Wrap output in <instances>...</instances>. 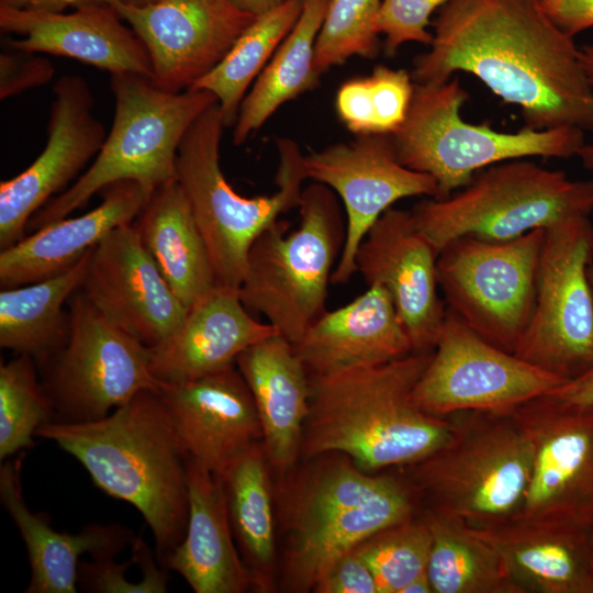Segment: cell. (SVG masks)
Returning a JSON list of instances; mask_svg holds the SVG:
<instances>
[{
  "instance_id": "obj_15",
  "label": "cell",
  "mask_w": 593,
  "mask_h": 593,
  "mask_svg": "<svg viewBox=\"0 0 593 593\" xmlns=\"http://www.w3.org/2000/svg\"><path fill=\"white\" fill-rule=\"evenodd\" d=\"M512 413L533 454L525 497L513 519L592 534L593 404L567 402L547 393Z\"/></svg>"
},
{
  "instance_id": "obj_44",
  "label": "cell",
  "mask_w": 593,
  "mask_h": 593,
  "mask_svg": "<svg viewBox=\"0 0 593 593\" xmlns=\"http://www.w3.org/2000/svg\"><path fill=\"white\" fill-rule=\"evenodd\" d=\"M550 20L570 37L593 26V0H539Z\"/></svg>"
},
{
  "instance_id": "obj_51",
  "label": "cell",
  "mask_w": 593,
  "mask_h": 593,
  "mask_svg": "<svg viewBox=\"0 0 593 593\" xmlns=\"http://www.w3.org/2000/svg\"><path fill=\"white\" fill-rule=\"evenodd\" d=\"M111 1H118V2H121L123 4L132 5V7H145V5L156 3L159 0H110V2Z\"/></svg>"
},
{
  "instance_id": "obj_12",
  "label": "cell",
  "mask_w": 593,
  "mask_h": 593,
  "mask_svg": "<svg viewBox=\"0 0 593 593\" xmlns=\"http://www.w3.org/2000/svg\"><path fill=\"white\" fill-rule=\"evenodd\" d=\"M572 215L545 230L534 314L514 355L564 380L593 366V224Z\"/></svg>"
},
{
  "instance_id": "obj_41",
  "label": "cell",
  "mask_w": 593,
  "mask_h": 593,
  "mask_svg": "<svg viewBox=\"0 0 593 593\" xmlns=\"http://www.w3.org/2000/svg\"><path fill=\"white\" fill-rule=\"evenodd\" d=\"M40 53L7 49L0 54V99L43 86L54 77V66Z\"/></svg>"
},
{
  "instance_id": "obj_37",
  "label": "cell",
  "mask_w": 593,
  "mask_h": 593,
  "mask_svg": "<svg viewBox=\"0 0 593 593\" xmlns=\"http://www.w3.org/2000/svg\"><path fill=\"white\" fill-rule=\"evenodd\" d=\"M55 407L36 374V361L18 355L0 366V459L33 447L36 430L53 421Z\"/></svg>"
},
{
  "instance_id": "obj_29",
  "label": "cell",
  "mask_w": 593,
  "mask_h": 593,
  "mask_svg": "<svg viewBox=\"0 0 593 593\" xmlns=\"http://www.w3.org/2000/svg\"><path fill=\"white\" fill-rule=\"evenodd\" d=\"M472 528L497 551L524 593H593L591 533L521 519Z\"/></svg>"
},
{
  "instance_id": "obj_20",
  "label": "cell",
  "mask_w": 593,
  "mask_h": 593,
  "mask_svg": "<svg viewBox=\"0 0 593 593\" xmlns=\"http://www.w3.org/2000/svg\"><path fill=\"white\" fill-rule=\"evenodd\" d=\"M438 251L411 211L390 208L371 226L355 257L367 286L390 294L413 351L434 350L447 306L438 295Z\"/></svg>"
},
{
  "instance_id": "obj_23",
  "label": "cell",
  "mask_w": 593,
  "mask_h": 593,
  "mask_svg": "<svg viewBox=\"0 0 593 593\" xmlns=\"http://www.w3.org/2000/svg\"><path fill=\"white\" fill-rule=\"evenodd\" d=\"M293 347L310 376L373 367L413 353L389 292L378 283L325 311Z\"/></svg>"
},
{
  "instance_id": "obj_17",
  "label": "cell",
  "mask_w": 593,
  "mask_h": 593,
  "mask_svg": "<svg viewBox=\"0 0 593 593\" xmlns=\"http://www.w3.org/2000/svg\"><path fill=\"white\" fill-rule=\"evenodd\" d=\"M110 4L145 45L153 66L152 82L170 92L190 89L209 74L256 19L228 0Z\"/></svg>"
},
{
  "instance_id": "obj_43",
  "label": "cell",
  "mask_w": 593,
  "mask_h": 593,
  "mask_svg": "<svg viewBox=\"0 0 593 593\" xmlns=\"http://www.w3.org/2000/svg\"><path fill=\"white\" fill-rule=\"evenodd\" d=\"M313 592L378 593V586L368 564L354 549L331 567Z\"/></svg>"
},
{
  "instance_id": "obj_40",
  "label": "cell",
  "mask_w": 593,
  "mask_h": 593,
  "mask_svg": "<svg viewBox=\"0 0 593 593\" xmlns=\"http://www.w3.org/2000/svg\"><path fill=\"white\" fill-rule=\"evenodd\" d=\"M450 0H382L376 32L385 36V53L394 56L409 42L430 45L433 33L427 31L432 13Z\"/></svg>"
},
{
  "instance_id": "obj_26",
  "label": "cell",
  "mask_w": 593,
  "mask_h": 593,
  "mask_svg": "<svg viewBox=\"0 0 593 593\" xmlns=\"http://www.w3.org/2000/svg\"><path fill=\"white\" fill-rule=\"evenodd\" d=\"M235 365L251 392L270 466L284 474L301 457L310 374L293 344L278 333L245 349Z\"/></svg>"
},
{
  "instance_id": "obj_24",
  "label": "cell",
  "mask_w": 593,
  "mask_h": 593,
  "mask_svg": "<svg viewBox=\"0 0 593 593\" xmlns=\"http://www.w3.org/2000/svg\"><path fill=\"white\" fill-rule=\"evenodd\" d=\"M100 193L102 202L91 211L52 222L1 249V289L30 284L67 271L110 232L133 223L152 197L132 180L113 182Z\"/></svg>"
},
{
  "instance_id": "obj_33",
  "label": "cell",
  "mask_w": 593,
  "mask_h": 593,
  "mask_svg": "<svg viewBox=\"0 0 593 593\" xmlns=\"http://www.w3.org/2000/svg\"><path fill=\"white\" fill-rule=\"evenodd\" d=\"M329 0H303L302 12L287 37L243 99L233 130L238 146L258 131L286 102L313 89L315 42Z\"/></svg>"
},
{
  "instance_id": "obj_3",
  "label": "cell",
  "mask_w": 593,
  "mask_h": 593,
  "mask_svg": "<svg viewBox=\"0 0 593 593\" xmlns=\"http://www.w3.org/2000/svg\"><path fill=\"white\" fill-rule=\"evenodd\" d=\"M433 351L310 376L301 457L338 452L374 472L413 465L439 449L451 437L452 419L424 412L412 399Z\"/></svg>"
},
{
  "instance_id": "obj_14",
  "label": "cell",
  "mask_w": 593,
  "mask_h": 593,
  "mask_svg": "<svg viewBox=\"0 0 593 593\" xmlns=\"http://www.w3.org/2000/svg\"><path fill=\"white\" fill-rule=\"evenodd\" d=\"M566 382L493 346L447 309L433 356L412 399L424 412L439 417L462 412L502 414Z\"/></svg>"
},
{
  "instance_id": "obj_13",
  "label": "cell",
  "mask_w": 593,
  "mask_h": 593,
  "mask_svg": "<svg viewBox=\"0 0 593 593\" xmlns=\"http://www.w3.org/2000/svg\"><path fill=\"white\" fill-rule=\"evenodd\" d=\"M68 305L66 344L42 366L55 421H97L137 393L158 390L150 347L108 321L79 289Z\"/></svg>"
},
{
  "instance_id": "obj_19",
  "label": "cell",
  "mask_w": 593,
  "mask_h": 593,
  "mask_svg": "<svg viewBox=\"0 0 593 593\" xmlns=\"http://www.w3.org/2000/svg\"><path fill=\"white\" fill-rule=\"evenodd\" d=\"M79 290L112 324L155 347L187 316L133 224L110 232L89 255Z\"/></svg>"
},
{
  "instance_id": "obj_6",
  "label": "cell",
  "mask_w": 593,
  "mask_h": 593,
  "mask_svg": "<svg viewBox=\"0 0 593 593\" xmlns=\"http://www.w3.org/2000/svg\"><path fill=\"white\" fill-rule=\"evenodd\" d=\"M110 89L114 96V119L101 149L68 189L30 219L27 227L35 231L67 217L116 181H136L153 194L176 179L177 153L184 134L217 102L209 91L170 92L130 72L111 75Z\"/></svg>"
},
{
  "instance_id": "obj_36",
  "label": "cell",
  "mask_w": 593,
  "mask_h": 593,
  "mask_svg": "<svg viewBox=\"0 0 593 593\" xmlns=\"http://www.w3.org/2000/svg\"><path fill=\"white\" fill-rule=\"evenodd\" d=\"M414 91L405 69L378 65L371 74L349 79L337 90L336 113L358 135H391L404 123Z\"/></svg>"
},
{
  "instance_id": "obj_46",
  "label": "cell",
  "mask_w": 593,
  "mask_h": 593,
  "mask_svg": "<svg viewBox=\"0 0 593 593\" xmlns=\"http://www.w3.org/2000/svg\"><path fill=\"white\" fill-rule=\"evenodd\" d=\"M109 3L110 0H0V3L14 8L63 12L68 7H77L82 3Z\"/></svg>"
},
{
  "instance_id": "obj_35",
  "label": "cell",
  "mask_w": 593,
  "mask_h": 593,
  "mask_svg": "<svg viewBox=\"0 0 593 593\" xmlns=\"http://www.w3.org/2000/svg\"><path fill=\"white\" fill-rule=\"evenodd\" d=\"M302 8L303 0H286L256 16L225 57L190 88L215 96L225 127L234 126L248 88L290 33Z\"/></svg>"
},
{
  "instance_id": "obj_48",
  "label": "cell",
  "mask_w": 593,
  "mask_h": 593,
  "mask_svg": "<svg viewBox=\"0 0 593 593\" xmlns=\"http://www.w3.org/2000/svg\"><path fill=\"white\" fill-rule=\"evenodd\" d=\"M401 593H434L427 571L405 585Z\"/></svg>"
},
{
  "instance_id": "obj_28",
  "label": "cell",
  "mask_w": 593,
  "mask_h": 593,
  "mask_svg": "<svg viewBox=\"0 0 593 593\" xmlns=\"http://www.w3.org/2000/svg\"><path fill=\"white\" fill-rule=\"evenodd\" d=\"M22 456L1 466L0 499L27 550L31 580L24 592L76 593L80 556L114 557L134 537L128 528L119 525L92 524L77 534L56 532L47 517L32 513L25 504Z\"/></svg>"
},
{
  "instance_id": "obj_2",
  "label": "cell",
  "mask_w": 593,
  "mask_h": 593,
  "mask_svg": "<svg viewBox=\"0 0 593 593\" xmlns=\"http://www.w3.org/2000/svg\"><path fill=\"white\" fill-rule=\"evenodd\" d=\"M35 436L54 441L100 490L142 514L165 567L187 529L189 458L158 392L142 391L97 421H51Z\"/></svg>"
},
{
  "instance_id": "obj_34",
  "label": "cell",
  "mask_w": 593,
  "mask_h": 593,
  "mask_svg": "<svg viewBox=\"0 0 593 593\" xmlns=\"http://www.w3.org/2000/svg\"><path fill=\"white\" fill-rule=\"evenodd\" d=\"M427 573L434 593H524L497 551L472 527L428 510Z\"/></svg>"
},
{
  "instance_id": "obj_8",
  "label": "cell",
  "mask_w": 593,
  "mask_h": 593,
  "mask_svg": "<svg viewBox=\"0 0 593 593\" xmlns=\"http://www.w3.org/2000/svg\"><path fill=\"white\" fill-rule=\"evenodd\" d=\"M449 440L410 465L435 512L486 528L518 513L532 471V445L513 413L462 412Z\"/></svg>"
},
{
  "instance_id": "obj_50",
  "label": "cell",
  "mask_w": 593,
  "mask_h": 593,
  "mask_svg": "<svg viewBox=\"0 0 593 593\" xmlns=\"http://www.w3.org/2000/svg\"><path fill=\"white\" fill-rule=\"evenodd\" d=\"M584 168L593 170V141L584 145L578 152V155Z\"/></svg>"
},
{
  "instance_id": "obj_52",
  "label": "cell",
  "mask_w": 593,
  "mask_h": 593,
  "mask_svg": "<svg viewBox=\"0 0 593 593\" xmlns=\"http://www.w3.org/2000/svg\"><path fill=\"white\" fill-rule=\"evenodd\" d=\"M591 540H592V547H593V530H592V534H591Z\"/></svg>"
},
{
  "instance_id": "obj_1",
  "label": "cell",
  "mask_w": 593,
  "mask_h": 593,
  "mask_svg": "<svg viewBox=\"0 0 593 593\" xmlns=\"http://www.w3.org/2000/svg\"><path fill=\"white\" fill-rule=\"evenodd\" d=\"M428 52L414 59L415 83H443L458 71L479 78L525 126L593 132V86L573 37L539 0H450L433 23Z\"/></svg>"
},
{
  "instance_id": "obj_39",
  "label": "cell",
  "mask_w": 593,
  "mask_h": 593,
  "mask_svg": "<svg viewBox=\"0 0 593 593\" xmlns=\"http://www.w3.org/2000/svg\"><path fill=\"white\" fill-rule=\"evenodd\" d=\"M382 0H329L315 42L314 68L321 77L353 56L373 58L379 34L376 19Z\"/></svg>"
},
{
  "instance_id": "obj_10",
  "label": "cell",
  "mask_w": 593,
  "mask_h": 593,
  "mask_svg": "<svg viewBox=\"0 0 593 593\" xmlns=\"http://www.w3.org/2000/svg\"><path fill=\"white\" fill-rule=\"evenodd\" d=\"M436 250L455 238L506 240L593 212V181L571 180L523 158L486 167L446 199L429 198L411 210Z\"/></svg>"
},
{
  "instance_id": "obj_25",
  "label": "cell",
  "mask_w": 593,
  "mask_h": 593,
  "mask_svg": "<svg viewBox=\"0 0 593 593\" xmlns=\"http://www.w3.org/2000/svg\"><path fill=\"white\" fill-rule=\"evenodd\" d=\"M277 333L251 316L238 289L216 286L171 336L150 347V370L158 381L194 379L235 365L245 349Z\"/></svg>"
},
{
  "instance_id": "obj_31",
  "label": "cell",
  "mask_w": 593,
  "mask_h": 593,
  "mask_svg": "<svg viewBox=\"0 0 593 593\" xmlns=\"http://www.w3.org/2000/svg\"><path fill=\"white\" fill-rule=\"evenodd\" d=\"M269 459L262 441L243 451L219 477L228 518L253 589L273 588L276 534Z\"/></svg>"
},
{
  "instance_id": "obj_45",
  "label": "cell",
  "mask_w": 593,
  "mask_h": 593,
  "mask_svg": "<svg viewBox=\"0 0 593 593\" xmlns=\"http://www.w3.org/2000/svg\"><path fill=\"white\" fill-rule=\"evenodd\" d=\"M549 394L567 402L593 404V366L579 377L559 385Z\"/></svg>"
},
{
  "instance_id": "obj_49",
  "label": "cell",
  "mask_w": 593,
  "mask_h": 593,
  "mask_svg": "<svg viewBox=\"0 0 593 593\" xmlns=\"http://www.w3.org/2000/svg\"><path fill=\"white\" fill-rule=\"evenodd\" d=\"M579 59L590 83L593 86V44L579 47Z\"/></svg>"
},
{
  "instance_id": "obj_32",
  "label": "cell",
  "mask_w": 593,
  "mask_h": 593,
  "mask_svg": "<svg viewBox=\"0 0 593 593\" xmlns=\"http://www.w3.org/2000/svg\"><path fill=\"white\" fill-rule=\"evenodd\" d=\"M91 251V250H90ZM90 251L67 271L25 286L0 291V346L29 355L44 366L69 335V311L64 304L80 288Z\"/></svg>"
},
{
  "instance_id": "obj_42",
  "label": "cell",
  "mask_w": 593,
  "mask_h": 593,
  "mask_svg": "<svg viewBox=\"0 0 593 593\" xmlns=\"http://www.w3.org/2000/svg\"><path fill=\"white\" fill-rule=\"evenodd\" d=\"M131 560L123 563L114 561V557L92 558V561H80L78 571V583L82 590L100 593H153L152 589L144 583H132L127 581L125 574L131 564Z\"/></svg>"
},
{
  "instance_id": "obj_27",
  "label": "cell",
  "mask_w": 593,
  "mask_h": 593,
  "mask_svg": "<svg viewBox=\"0 0 593 593\" xmlns=\"http://www.w3.org/2000/svg\"><path fill=\"white\" fill-rule=\"evenodd\" d=\"M189 515L186 534L165 568L179 573L195 593H243L251 574L235 545L221 479L188 461Z\"/></svg>"
},
{
  "instance_id": "obj_7",
  "label": "cell",
  "mask_w": 593,
  "mask_h": 593,
  "mask_svg": "<svg viewBox=\"0 0 593 593\" xmlns=\"http://www.w3.org/2000/svg\"><path fill=\"white\" fill-rule=\"evenodd\" d=\"M299 211L296 230L279 219L255 239L238 288L244 306L292 344L326 311L346 237L338 200L327 186L303 188Z\"/></svg>"
},
{
  "instance_id": "obj_18",
  "label": "cell",
  "mask_w": 593,
  "mask_h": 593,
  "mask_svg": "<svg viewBox=\"0 0 593 593\" xmlns=\"http://www.w3.org/2000/svg\"><path fill=\"white\" fill-rule=\"evenodd\" d=\"M47 141L37 158L0 183V247L22 239L30 219L79 174L101 149L105 127L93 113L85 78L64 75L53 87Z\"/></svg>"
},
{
  "instance_id": "obj_38",
  "label": "cell",
  "mask_w": 593,
  "mask_h": 593,
  "mask_svg": "<svg viewBox=\"0 0 593 593\" xmlns=\"http://www.w3.org/2000/svg\"><path fill=\"white\" fill-rule=\"evenodd\" d=\"M432 535L424 519L413 518L387 528L361 542L357 552L368 564L378 593H401L427 571Z\"/></svg>"
},
{
  "instance_id": "obj_9",
  "label": "cell",
  "mask_w": 593,
  "mask_h": 593,
  "mask_svg": "<svg viewBox=\"0 0 593 593\" xmlns=\"http://www.w3.org/2000/svg\"><path fill=\"white\" fill-rule=\"evenodd\" d=\"M468 92L454 77L443 83H415L402 126L391 134L399 160L432 176L435 199H446L466 187L477 171L529 156L570 158L584 145V131L575 126L497 132L470 124L460 116Z\"/></svg>"
},
{
  "instance_id": "obj_22",
  "label": "cell",
  "mask_w": 593,
  "mask_h": 593,
  "mask_svg": "<svg viewBox=\"0 0 593 593\" xmlns=\"http://www.w3.org/2000/svg\"><path fill=\"white\" fill-rule=\"evenodd\" d=\"M109 3H82L71 13L14 8L0 3V29L23 36L4 40L7 49L68 57L107 70L152 80L149 54Z\"/></svg>"
},
{
  "instance_id": "obj_47",
  "label": "cell",
  "mask_w": 593,
  "mask_h": 593,
  "mask_svg": "<svg viewBox=\"0 0 593 593\" xmlns=\"http://www.w3.org/2000/svg\"><path fill=\"white\" fill-rule=\"evenodd\" d=\"M232 4H234L236 8L240 9L242 11H245L247 13H250L255 16H259L281 3H283L286 0H228Z\"/></svg>"
},
{
  "instance_id": "obj_21",
  "label": "cell",
  "mask_w": 593,
  "mask_h": 593,
  "mask_svg": "<svg viewBox=\"0 0 593 593\" xmlns=\"http://www.w3.org/2000/svg\"><path fill=\"white\" fill-rule=\"evenodd\" d=\"M189 459L220 477L248 447L262 441L251 392L236 365L158 390Z\"/></svg>"
},
{
  "instance_id": "obj_16",
  "label": "cell",
  "mask_w": 593,
  "mask_h": 593,
  "mask_svg": "<svg viewBox=\"0 0 593 593\" xmlns=\"http://www.w3.org/2000/svg\"><path fill=\"white\" fill-rule=\"evenodd\" d=\"M306 179L332 189L346 214V237L332 275L333 284L347 283L356 273L357 249L376 221L404 198L437 194L435 179L405 167L390 135H358L303 155Z\"/></svg>"
},
{
  "instance_id": "obj_5",
  "label": "cell",
  "mask_w": 593,
  "mask_h": 593,
  "mask_svg": "<svg viewBox=\"0 0 593 593\" xmlns=\"http://www.w3.org/2000/svg\"><path fill=\"white\" fill-rule=\"evenodd\" d=\"M224 128L215 102L184 134L177 153L176 180L210 253L216 284L238 289L250 246L280 215L299 209L306 177L298 144L290 138H278L275 192L257 197L239 194L220 165Z\"/></svg>"
},
{
  "instance_id": "obj_11",
  "label": "cell",
  "mask_w": 593,
  "mask_h": 593,
  "mask_svg": "<svg viewBox=\"0 0 593 593\" xmlns=\"http://www.w3.org/2000/svg\"><path fill=\"white\" fill-rule=\"evenodd\" d=\"M545 228L506 240L461 236L441 248L437 281L447 309L514 354L534 314Z\"/></svg>"
},
{
  "instance_id": "obj_30",
  "label": "cell",
  "mask_w": 593,
  "mask_h": 593,
  "mask_svg": "<svg viewBox=\"0 0 593 593\" xmlns=\"http://www.w3.org/2000/svg\"><path fill=\"white\" fill-rule=\"evenodd\" d=\"M132 224L160 275L188 310L217 286L210 253L176 179L152 194Z\"/></svg>"
},
{
  "instance_id": "obj_4",
  "label": "cell",
  "mask_w": 593,
  "mask_h": 593,
  "mask_svg": "<svg viewBox=\"0 0 593 593\" xmlns=\"http://www.w3.org/2000/svg\"><path fill=\"white\" fill-rule=\"evenodd\" d=\"M313 460L286 503L283 581L291 592H313L339 558L415 511L414 493L395 477L363 471L338 452Z\"/></svg>"
}]
</instances>
